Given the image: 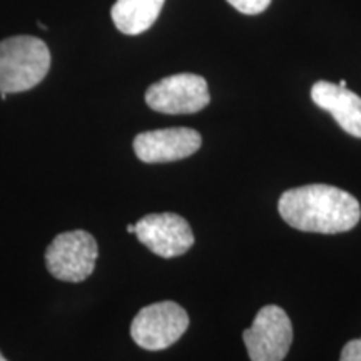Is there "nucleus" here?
<instances>
[{
	"label": "nucleus",
	"instance_id": "obj_2",
	"mask_svg": "<svg viewBox=\"0 0 361 361\" xmlns=\"http://www.w3.org/2000/svg\"><path fill=\"white\" fill-rule=\"evenodd\" d=\"M51 69V51L44 40L16 35L0 42V92L16 94L35 87Z\"/></svg>",
	"mask_w": 361,
	"mask_h": 361
},
{
	"label": "nucleus",
	"instance_id": "obj_14",
	"mask_svg": "<svg viewBox=\"0 0 361 361\" xmlns=\"http://www.w3.org/2000/svg\"><path fill=\"white\" fill-rule=\"evenodd\" d=\"M338 85H340V87H346V80H345V79H341V80H340V84H338Z\"/></svg>",
	"mask_w": 361,
	"mask_h": 361
},
{
	"label": "nucleus",
	"instance_id": "obj_9",
	"mask_svg": "<svg viewBox=\"0 0 361 361\" xmlns=\"http://www.w3.org/2000/svg\"><path fill=\"white\" fill-rule=\"evenodd\" d=\"M311 101L319 109L329 112L345 133L361 139V97L358 94L328 80H318L311 87Z\"/></svg>",
	"mask_w": 361,
	"mask_h": 361
},
{
	"label": "nucleus",
	"instance_id": "obj_11",
	"mask_svg": "<svg viewBox=\"0 0 361 361\" xmlns=\"http://www.w3.org/2000/svg\"><path fill=\"white\" fill-rule=\"evenodd\" d=\"M226 2L238 12L246 13V16H256L269 7L271 0H226Z\"/></svg>",
	"mask_w": 361,
	"mask_h": 361
},
{
	"label": "nucleus",
	"instance_id": "obj_4",
	"mask_svg": "<svg viewBox=\"0 0 361 361\" xmlns=\"http://www.w3.org/2000/svg\"><path fill=\"white\" fill-rule=\"evenodd\" d=\"M189 328L188 311L174 301H159L146 306L130 323L134 343L147 351L173 346Z\"/></svg>",
	"mask_w": 361,
	"mask_h": 361
},
{
	"label": "nucleus",
	"instance_id": "obj_7",
	"mask_svg": "<svg viewBox=\"0 0 361 361\" xmlns=\"http://www.w3.org/2000/svg\"><path fill=\"white\" fill-rule=\"evenodd\" d=\"M134 234L149 251L164 259L184 255L194 245L191 226L174 213L144 216L134 224Z\"/></svg>",
	"mask_w": 361,
	"mask_h": 361
},
{
	"label": "nucleus",
	"instance_id": "obj_13",
	"mask_svg": "<svg viewBox=\"0 0 361 361\" xmlns=\"http://www.w3.org/2000/svg\"><path fill=\"white\" fill-rule=\"evenodd\" d=\"M128 233L134 234V224H129V226H128Z\"/></svg>",
	"mask_w": 361,
	"mask_h": 361
},
{
	"label": "nucleus",
	"instance_id": "obj_12",
	"mask_svg": "<svg viewBox=\"0 0 361 361\" xmlns=\"http://www.w3.org/2000/svg\"><path fill=\"white\" fill-rule=\"evenodd\" d=\"M340 361H361V338L351 340L343 346Z\"/></svg>",
	"mask_w": 361,
	"mask_h": 361
},
{
	"label": "nucleus",
	"instance_id": "obj_10",
	"mask_svg": "<svg viewBox=\"0 0 361 361\" xmlns=\"http://www.w3.org/2000/svg\"><path fill=\"white\" fill-rule=\"evenodd\" d=\"M166 0H116L111 17L117 30L126 35H139L154 25Z\"/></svg>",
	"mask_w": 361,
	"mask_h": 361
},
{
	"label": "nucleus",
	"instance_id": "obj_6",
	"mask_svg": "<svg viewBox=\"0 0 361 361\" xmlns=\"http://www.w3.org/2000/svg\"><path fill=\"white\" fill-rule=\"evenodd\" d=\"M209 102L206 79L189 72L157 80L146 90L147 106L162 114H194Z\"/></svg>",
	"mask_w": 361,
	"mask_h": 361
},
{
	"label": "nucleus",
	"instance_id": "obj_5",
	"mask_svg": "<svg viewBox=\"0 0 361 361\" xmlns=\"http://www.w3.org/2000/svg\"><path fill=\"white\" fill-rule=\"evenodd\" d=\"M251 361H283L293 343V324L286 311L276 305L261 308L243 333Z\"/></svg>",
	"mask_w": 361,
	"mask_h": 361
},
{
	"label": "nucleus",
	"instance_id": "obj_8",
	"mask_svg": "<svg viewBox=\"0 0 361 361\" xmlns=\"http://www.w3.org/2000/svg\"><path fill=\"white\" fill-rule=\"evenodd\" d=\"M202 137L189 128H169L141 133L134 137V152L146 164L186 159L200 151Z\"/></svg>",
	"mask_w": 361,
	"mask_h": 361
},
{
	"label": "nucleus",
	"instance_id": "obj_1",
	"mask_svg": "<svg viewBox=\"0 0 361 361\" xmlns=\"http://www.w3.org/2000/svg\"><path fill=\"white\" fill-rule=\"evenodd\" d=\"M278 211L291 228L319 234L351 231L361 218L358 200L328 184L288 189L279 197Z\"/></svg>",
	"mask_w": 361,
	"mask_h": 361
},
{
	"label": "nucleus",
	"instance_id": "obj_15",
	"mask_svg": "<svg viewBox=\"0 0 361 361\" xmlns=\"http://www.w3.org/2000/svg\"><path fill=\"white\" fill-rule=\"evenodd\" d=\"M0 361H7L6 358H4V355H2V353H0Z\"/></svg>",
	"mask_w": 361,
	"mask_h": 361
},
{
	"label": "nucleus",
	"instance_id": "obj_3",
	"mask_svg": "<svg viewBox=\"0 0 361 361\" xmlns=\"http://www.w3.org/2000/svg\"><path fill=\"white\" fill-rule=\"evenodd\" d=\"M97 256V241L92 234L75 229L54 238L45 251V266L59 281L80 283L94 273Z\"/></svg>",
	"mask_w": 361,
	"mask_h": 361
}]
</instances>
